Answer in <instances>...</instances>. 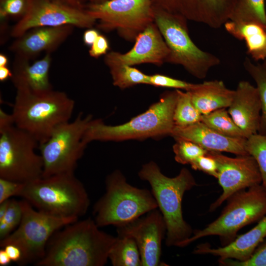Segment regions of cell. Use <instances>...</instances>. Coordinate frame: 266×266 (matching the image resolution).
<instances>
[{"label": "cell", "mask_w": 266, "mask_h": 266, "mask_svg": "<svg viewBox=\"0 0 266 266\" xmlns=\"http://www.w3.org/2000/svg\"><path fill=\"white\" fill-rule=\"evenodd\" d=\"M56 232L36 266H103L116 237L101 230L94 219L76 221Z\"/></svg>", "instance_id": "1"}, {"label": "cell", "mask_w": 266, "mask_h": 266, "mask_svg": "<svg viewBox=\"0 0 266 266\" xmlns=\"http://www.w3.org/2000/svg\"><path fill=\"white\" fill-rule=\"evenodd\" d=\"M138 175L149 183L158 208L165 221L166 245L181 247L193 233L191 227L183 218L182 202L185 193L197 185L194 177L186 168H183L175 177H167L153 161L144 165Z\"/></svg>", "instance_id": "2"}, {"label": "cell", "mask_w": 266, "mask_h": 266, "mask_svg": "<svg viewBox=\"0 0 266 266\" xmlns=\"http://www.w3.org/2000/svg\"><path fill=\"white\" fill-rule=\"evenodd\" d=\"M75 106L73 100L53 89L35 93L16 89L11 113L14 125L32 135L39 145L46 141L59 125L69 121Z\"/></svg>", "instance_id": "3"}, {"label": "cell", "mask_w": 266, "mask_h": 266, "mask_svg": "<svg viewBox=\"0 0 266 266\" xmlns=\"http://www.w3.org/2000/svg\"><path fill=\"white\" fill-rule=\"evenodd\" d=\"M19 196L37 210L63 218L78 220L90 204L85 187L74 173L42 177L24 184Z\"/></svg>", "instance_id": "4"}, {"label": "cell", "mask_w": 266, "mask_h": 266, "mask_svg": "<svg viewBox=\"0 0 266 266\" xmlns=\"http://www.w3.org/2000/svg\"><path fill=\"white\" fill-rule=\"evenodd\" d=\"M177 97V90L165 92L145 112L123 124L111 126L101 119H92L83 142L87 145L95 140L118 141L170 135L174 127L173 112Z\"/></svg>", "instance_id": "5"}, {"label": "cell", "mask_w": 266, "mask_h": 266, "mask_svg": "<svg viewBox=\"0 0 266 266\" xmlns=\"http://www.w3.org/2000/svg\"><path fill=\"white\" fill-rule=\"evenodd\" d=\"M158 208L152 192L128 183L118 170L105 180V192L93 208L94 220L99 227L126 225Z\"/></svg>", "instance_id": "6"}, {"label": "cell", "mask_w": 266, "mask_h": 266, "mask_svg": "<svg viewBox=\"0 0 266 266\" xmlns=\"http://www.w3.org/2000/svg\"><path fill=\"white\" fill-rule=\"evenodd\" d=\"M153 7L154 22L170 51L166 63L180 65L198 79L205 78L212 67L220 64V59L194 43L186 19L154 5Z\"/></svg>", "instance_id": "7"}, {"label": "cell", "mask_w": 266, "mask_h": 266, "mask_svg": "<svg viewBox=\"0 0 266 266\" xmlns=\"http://www.w3.org/2000/svg\"><path fill=\"white\" fill-rule=\"evenodd\" d=\"M227 200L220 216L204 229L193 231L181 247L211 235L219 236L227 245L235 238L243 227L266 216V189L262 184L238 191Z\"/></svg>", "instance_id": "8"}, {"label": "cell", "mask_w": 266, "mask_h": 266, "mask_svg": "<svg viewBox=\"0 0 266 266\" xmlns=\"http://www.w3.org/2000/svg\"><path fill=\"white\" fill-rule=\"evenodd\" d=\"M22 217L18 227L0 240V246L7 244L17 246L22 257L19 266L35 264L44 256L47 243L52 235L65 226L78 220L52 216L37 209L27 200H21Z\"/></svg>", "instance_id": "9"}, {"label": "cell", "mask_w": 266, "mask_h": 266, "mask_svg": "<svg viewBox=\"0 0 266 266\" xmlns=\"http://www.w3.org/2000/svg\"><path fill=\"white\" fill-rule=\"evenodd\" d=\"M39 143L14 124L0 128V178L26 184L42 176Z\"/></svg>", "instance_id": "10"}, {"label": "cell", "mask_w": 266, "mask_h": 266, "mask_svg": "<svg viewBox=\"0 0 266 266\" xmlns=\"http://www.w3.org/2000/svg\"><path fill=\"white\" fill-rule=\"evenodd\" d=\"M93 118L80 113L72 122L57 126L48 140L39 145L43 163L42 177L74 173L87 146L83 142L86 130Z\"/></svg>", "instance_id": "11"}, {"label": "cell", "mask_w": 266, "mask_h": 266, "mask_svg": "<svg viewBox=\"0 0 266 266\" xmlns=\"http://www.w3.org/2000/svg\"><path fill=\"white\" fill-rule=\"evenodd\" d=\"M86 11L98 21L103 32L116 31L119 36L134 42L137 36L154 22L152 0H108L87 4Z\"/></svg>", "instance_id": "12"}, {"label": "cell", "mask_w": 266, "mask_h": 266, "mask_svg": "<svg viewBox=\"0 0 266 266\" xmlns=\"http://www.w3.org/2000/svg\"><path fill=\"white\" fill-rule=\"evenodd\" d=\"M97 20L86 9L52 0H32L26 14L13 26L10 35L17 38L29 30L40 27L71 25L93 28Z\"/></svg>", "instance_id": "13"}, {"label": "cell", "mask_w": 266, "mask_h": 266, "mask_svg": "<svg viewBox=\"0 0 266 266\" xmlns=\"http://www.w3.org/2000/svg\"><path fill=\"white\" fill-rule=\"evenodd\" d=\"M208 152L217 162V179L223 189L222 194L211 204L210 211L217 209L234 193L262 183L258 164L250 155L231 158L221 152Z\"/></svg>", "instance_id": "14"}, {"label": "cell", "mask_w": 266, "mask_h": 266, "mask_svg": "<svg viewBox=\"0 0 266 266\" xmlns=\"http://www.w3.org/2000/svg\"><path fill=\"white\" fill-rule=\"evenodd\" d=\"M118 236H127L135 241L141 256V266H161L162 241L166 227L158 208L126 225L117 227Z\"/></svg>", "instance_id": "15"}, {"label": "cell", "mask_w": 266, "mask_h": 266, "mask_svg": "<svg viewBox=\"0 0 266 266\" xmlns=\"http://www.w3.org/2000/svg\"><path fill=\"white\" fill-rule=\"evenodd\" d=\"M133 48L125 53L108 52L104 62L109 68L124 65L151 64L160 66L166 62L169 50L158 27L153 22L136 37Z\"/></svg>", "instance_id": "16"}, {"label": "cell", "mask_w": 266, "mask_h": 266, "mask_svg": "<svg viewBox=\"0 0 266 266\" xmlns=\"http://www.w3.org/2000/svg\"><path fill=\"white\" fill-rule=\"evenodd\" d=\"M154 6L188 21L218 29L230 19L238 0H152Z\"/></svg>", "instance_id": "17"}, {"label": "cell", "mask_w": 266, "mask_h": 266, "mask_svg": "<svg viewBox=\"0 0 266 266\" xmlns=\"http://www.w3.org/2000/svg\"><path fill=\"white\" fill-rule=\"evenodd\" d=\"M74 27H40L31 29L16 38L9 47L15 56L31 60L40 53L56 51L73 33Z\"/></svg>", "instance_id": "18"}, {"label": "cell", "mask_w": 266, "mask_h": 266, "mask_svg": "<svg viewBox=\"0 0 266 266\" xmlns=\"http://www.w3.org/2000/svg\"><path fill=\"white\" fill-rule=\"evenodd\" d=\"M170 136L175 139L194 142L208 151L228 152L236 155L248 154L246 138L227 136L199 122L185 127L174 126Z\"/></svg>", "instance_id": "19"}, {"label": "cell", "mask_w": 266, "mask_h": 266, "mask_svg": "<svg viewBox=\"0 0 266 266\" xmlns=\"http://www.w3.org/2000/svg\"><path fill=\"white\" fill-rule=\"evenodd\" d=\"M228 111L246 138L258 133L261 103L258 90L249 82H239Z\"/></svg>", "instance_id": "20"}, {"label": "cell", "mask_w": 266, "mask_h": 266, "mask_svg": "<svg viewBox=\"0 0 266 266\" xmlns=\"http://www.w3.org/2000/svg\"><path fill=\"white\" fill-rule=\"evenodd\" d=\"M266 237V216L259 221L252 229L223 247L211 248L201 244L194 249L196 254H209L219 258V260L233 259L244 261L248 259L257 247Z\"/></svg>", "instance_id": "21"}, {"label": "cell", "mask_w": 266, "mask_h": 266, "mask_svg": "<svg viewBox=\"0 0 266 266\" xmlns=\"http://www.w3.org/2000/svg\"><path fill=\"white\" fill-rule=\"evenodd\" d=\"M51 62V53H46L33 64L28 59L15 56L11 77L14 87L16 89L27 88L35 93L53 90L49 77Z\"/></svg>", "instance_id": "22"}, {"label": "cell", "mask_w": 266, "mask_h": 266, "mask_svg": "<svg viewBox=\"0 0 266 266\" xmlns=\"http://www.w3.org/2000/svg\"><path fill=\"white\" fill-rule=\"evenodd\" d=\"M189 92L194 105L202 115L228 108L234 94V90L228 89L222 81L218 80L197 84Z\"/></svg>", "instance_id": "23"}, {"label": "cell", "mask_w": 266, "mask_h": 266, "mask_svg": "<svg viewBox=\"0 0 266 266\" xmlns=\"http://www.w3.org/2000/svg\"><path fill=\"white\" fill-rule=\"evenodd\" d=\"M226 31L245 42L247 54L255 61L266 59V26L256 21H233L225 24Z\"/></svg>", "instance_id": "24"}, {"label": "cell", "mask_w": 266, "mask_h": 266, "mask_svg": "<svg viewBox=\"0 0 266 266\" xmlns=\"http://www.w3.org/2000/svg\"><path fill=\"white\" fill-rule=\"evenodd\" d=\"M108 260L113 266H141L138 247L133 238L127 236L116 237Z\"/></svg>", "instance_id": "25"}, {"label": "cell", "mask_w": 266, "mask_h": 266, "mask_svg": "<svg viewBox=\"0 0 266 266\" xmlns=\"http://www.w3.org/2000/svg\"><path fill=\"white\" fill-rule=\"evenodd\" d=\"M201 122L224 135L246 138L243 132L235 123L226 108L202 115Z\"/></svg>", "instance_id": "26"}, {"label": "cell", "mask_w": 266, "mask_h": 266, "mask_svg": "<svg viewBox=\"0 0 266 266\" xmlns=\"http://www.w3.org/2000/svg\"><path fill=\"white\" fill-rule=\"evenodd\" d=\"M202 115L194 105L190 92L177 90L173 112L174 126L185 127L200 122Z\"/></svg>", "instance_id": "27"}, {"label": "cell", "mask_w": 266, "mask_h": 266, "mask_svg": "<svg viewBox=\"0 0 266 266\" xmlns=\"http://www.w3.org/2000/svg\"><path fill=\"white\" fill-rule=\"evenodd\" d=\"M243 66L256 84L261 100V113L258 133L266 134V69L260 64H255L245 58Z\"/></svg>", "instance_id": "28"}, {"label": "cell", "mask_w": 266, "mask_h": 266, "mask_svg": "<svg viewBox=\"0 0 266 266\" xmlns=\"http://www.w3.org/2000/svg\"><path fill=\"white\" fill-rule=\"evenodd\" d=\"M113 84L120 89H126L137 84L150 85V75L133 66L124 65L109 67Z\"/></svg>", "instance_id": "29"}, {"label": "cell", "mask_w": 266, "mask_h": 266, "mask_svg": "<svg viewBox=\"0 0 266 266\" xmlns=\"http://www.w3.org/2000/svg\"><path fill=\"white\" fill-rule=\"evenodd\" d=\"M230 20L256 21L266 26L265 0H238Z\"/></svg>", "instance_id": "30"}, {"label": "cell", "mask_w": 266, "mask_h": 266, "mask_svg": "<svg viewBox=\"0 0 266 266\" xmlns=\"http://www.w3.org/2000/svg\"><path fill=\"white\" fill-rule=\"evenodd\" d=\"M245 149L256 160L262 177V185L266 189V134L257 133L247 138Z\"/></svg>", "instance_id": "31"}, {"label": "cell", "mask_w": 266, "mask_h": 266, "mask_svg": "<svg viewBox=\"0 0 266 266\" xmlns=\"http://www.w3.org/2000/svg\"><path fill=\"white\" fill-rule=\"evenodd\" d=\"M173 146L175 160L178 163L191 165L208 151L197 143L184 139H176Z\"/></svg>", "instance_id": "32"}, {"label": "cell", "mask_w": 266, "mask_h": 266, "mask_svg": "<svg viewBox=\"0 0 266 266\" xmlns=\"http://www.w3.org/2000/svg\"><path fill=\"white\" fill-rule=\"evenodd\" d=\"M22 217L21 201L10 199L6 212L0 220V240L6 237L18 227Z\"/></svg>", "instance_id": "33"}, {"label": "cell", "mask_w": 266, "mask_h": 266, "mask_svg": "<svg viewBox=\"0 0 266 266\" xmlns=\"http://www.w3.org/2000/svg\"><path fill=\"white\" fill-rule=\"evenodd\" d=\"M32 0H0V19L22 18L28 11Z\"/></svg>", "instance_id": "34"}, {"label": "cell", "mask_w": 266, "mask_h": 266, "mask_svg": "<svg viewBox=\"0 0 266 266\" xmlns=\"http://www.w3.org/2000/svg\"><path fill=\"white\" fill-rule=\"evenodd\" d=\"M149 82L150 85L156 87L184 90L185 91L192 90L197 85L160 74L150 75Z\"/></svg>", "instance_id": "35"}, {"label": "cell", "mask_w": 266, "mask_h": 266, "mask_svg": "<svg viewBox=\"0 0 266 266\" xmlns=\"http://www.w3.org/2000/svg\"><path fill=\"white\" fill-rule=\"evenodd\" d=\"M219 264L229 266H266V242L255 250L252 256L244 261L233 259L219 260Z\"/></svg>", "instance_id": "36"}, {"label": "cell", "mask_w": 266, "mask_h": 266, "mask_svg": "<svg viewBox=\"0 0 266 266\" xmlns=\"http://www.w3.org/2000/svg\"><path fill=\"white\" fill-rule=\"evenodd\" d=\"M195 170L201 171L217 178L218 166L216 160L207 152L206 154L198 158L191 165Z\"/></svg>", "instance_id": "37"}, {"label": "cell", "mask_w": 266, "mask_h": 266, "mask_svg": "<svg viewBox=\"0 0 266 266\" xmlns=\"http://www.w3.org/2000/svg\"><path fill=\"white\" fill-rule=\"evenodd\" d=\"M24 185V183L0 178V203L12 196H19Z\"/></svg>", "instance_id": "38"}, {"label": "cell", "mask_w": 266, "mask_h": 266, "mask_svg": "<svg viewBox=\"0 0 266 266\" xmlns=\"http://www.w3.org/2000/svg\"><path fill=\"white\" fill-rule=\"evenodd\" d=\"M109 49L110 44L107 38L104 35L100 34L90 47L89 54L91 57L97 59L105 55Z\"/></svg>", "instance_id": "39"}, {"label": "cell", "mask_w": 266, "mask_h": 266, "mask_svg": "<svg viewBox=\"0 0 266 266\" xmlns=\"http://www.w3.org/2000/svg\"><path fill=\"white\" fill-rule=\"evenodd\" d=\"M100 34V32L97 29L93 28L87 29L83 35L84 44L90 47Z\"/></svg>", "instance_id": "40"}, {"label": "cell", "mask_w": 266, "mask_h": 266, "mask_svg": "<svg viewBox=\"0 0 266 266\" xmlns=\"http://www.w3.org/2000/svg\"><path fill=\"white\" fill-rule=\"evenodd\" d=\"M3 248L12 261H14L17 264L19 262L22 257V253L21 250L17 246L13 244H7Z\"/></svg>", "instance_id": "41"}, {"label": "cell", "mask_w": 266, "mask_h": 266, "mask_svg": "<svg viewBox=\"0 0 266 266\" xmlns=\"http://www.w3.org/2000/svg\"><path fill=\"white\" fill-rule=\"evenodd\" d=\"M71 6L79 8H85L88 0H52Z\"/></svg>", "instance_id": "42"}, {"label": "cell", "mask_w": 266, "mask_h": 266, "mask_svg": "<svg viewBox=\"0 0 266 266\" xmlns=\"http://www.w3.org/2000/svg\"><path fill=\"white\" fill-rule=\"evenodd\" d=\"M12 76V71L7 66H0V81L4 82Z\"/></svg>", "instance_id": "43"}, {"label": "cell", "mask_w": 266, "mask_h": 266, "mask_svg": "<svg viewBox=\"0 0 266 266\" xmlns=\"http://www.w3.org/2000/svg\"><path fill=\"white\" fill-rule=\"evenodd\" d=\"M11 261L5 249L3 248H1L0 250V266H7Z\"/></svg>", "instance_id": "44"}, {"label": "cell", "mask_w": 266, "mask_h": 266, "mask_svg": "<svg viewBox=\"0 0 266 266\" xmlns=\"http://www.w3.org/2000/svg\"><path fill=\"white\" fill-rule=\"evenodd\" d=\"M10 199L7 200L0 203V220L4 216L8 207Z\"/></svg>", "instance_id": "45"}, {"label": "cell", "mask_w": 266, "mask_h": 266, "mask_svg": "<svg viewBox=\"0 0 266 266\" xmlns=\"http://www.w3.org/2000/svg\"><path fill=\"white\" fill-rule=\"evenodd\" d=\"M8 64V58L7 56L2 53L0 54V66H7Z\"/></svg>", "instance_id": "46"}, {"label": "cell", "mask_w": 266, "mask_h": 266, "mask_svg": "<svg viewBox=\"0 0 266 266\" xmlns=\"http://www.w3.org/2000/svg\"><path fill=\"white\" fill-rule=\"evenodd\" d=\"M91 3H100L108 0H88Z\"/></svg>", "instance_id": "47"}, {"label": "cell", "mask_w": 266, "mask_h": 266, "mask_svg": "<svg viewBox=\"0 0 266 266\" xmlns=\"http://www.w3.org/2000/svg\"><path fill=\"white\" fill-rule=\"evenodd\" d=\"M262 66L266 69V59L264 61Z\"/></svg>", "instance_id": "48"}]
</instances>
